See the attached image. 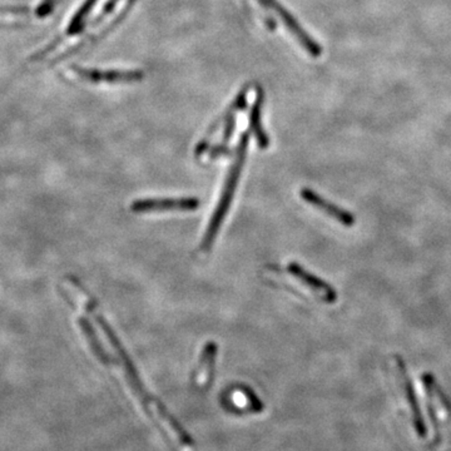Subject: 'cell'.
Instances as JSON below:
<instances>
[{"label": "cell", "mask_w": 451, "mask_h": 451, "mask_svg": "<svg viewBox=\"0 0 451 451\" xmlns=\"http://www.w3.org/2000/svg\"><path fill=\"white\" fill-rule=\"evenodd\" d=\"M249 140H250L249 133H244L239 138L236 158L233 161V165H232L230 172L227 175L220 201H219V205L214 209V216L211 217L209 225H208L206 233H205L203 239H202V251H208L212 247L214 238L220 231L221 226L223 223L225 217L228 214V209L231 207L232 200H233V195H235V192L237 188L238 179H239V176L242 173V168H244V159H246V154H247V147H249Z\"/></svg>", "instance_id": "obj_1"}, {"label": "cell", "mask_w": 451, "mask_h": 451, "mask_svg": "<svg viewBox=\"0 0 451 451\" xmlns=\"http://www.w3.org/2000/svg\"><path fill=\"white\" fill-rule=\"evenodd\" d=\"M261 6H266L267 9H271L272 12L276 13L283 24L286 25L287 29L291 31L293 37L299 42L302 48L305 49L309 54L313 58H318L323 55V47L315 42V39L306 33L305 29L299 24V22L293 17L291 13L287 10L286 8L281 6L277 0H257Z\"/></svg>", "instance_id": "obj_2"}, {"label": "cell", "mask_w": 451, "mask_h": 451, "mask_svg": "<svg viewBox=\"0 0 451 451\" xmlns=\"http://www.w3.org/2000/svg\"><path fill=\"white\" fill-rule=\"evenodd\" d=\"M200 207V200L195 197L182 198H147L137 200L132 203L131 209L135 214L163 212V211H195Z\"/></svg>", "instance_id": "obj_3"}, {"label": "cell", "mask_w": 451, "mask_h": 451, "mask_svg": "<svg viewBox=\"0 0 451 451\" xmlns=\"http://www.w3.org/2000/svg\"><path fill=\"white\" fill-rule=\"evenodd\" d=\"M287 269H288L290 274H293L295 279H297L301 283H304L306 287H309L310 290H312V293L317 295L318 297H321V300L325 302L334 304L337 300V293H336L334 287L329 285L323 279H318L315 274H310L307 269H304L299 263H290Z\"/></svg>", "instance_id": "obj_4"}, {"label": "cell", "mask_w": 451, "mask_h": 451, "mask_svg": "<svg viewBox=\"0 0 451 451\" xmlns=\"http://www.w3.org/2000/svg\"><path fill=\"white\" fill-rule=\"evenodd\" d=\"M300 195L304 198V201L307 202L313 207H316L317 209L323 211V214L332 217L340 225L345 226V227H353L356 223L354 214L346 211L345 208L339 207L335 203L327 201L321 195H317L315 191L310 188L301 189Z\"/></svg>", "instance_id": "obj_5"}, {"label": "cell", "mask_w": 451, "mask_h": 451, "mask_svg": "<svg viewBox=\"0 0 451 451\" xmlns=\"http://www.w3.org/2000/svg\"><path fill=\"white\" fill-rule=\"evenodd\" d=\"M73 73L77 74L82 80L93 83H119V82H138L145 77L143 72L140 71H128V72H121V71H110V72H98L93 69H83V68L73 67Z\"/></svg>", "instance_id": "obj_6"}, {"label": "cell", "mask_w": 451, "mask_h": 451, "mask_svg": "<svg viewBox=\"0 0 451 451\" xmlns=\"http://www.w3.org/2000/svg\"><path fill=\"white\" fill-rule=\"evenodd\" d=\"M263 89L261 87L257 88L256 99L251 107L250 113V129L252 135H255L257 145L260 148L266 149L269 146V135H266L263 127Z\"/></svg>", "instance_id": "obj_7"}, {"label": "cell", "mask_w": 451, "mask_h": 451, "mask_svg": "<svg viewBox=\"0 0 451 451\" xmlns=\"http://www.w3.org/2000/svg\"><path fill=\"white\" fill-rule=\"evenodd\" d=\"M247 93H249V86L244 87V89L239 91V94H238L236 99L233 101V103L231 104V107L227 110V112L223 114V117L220 118L217 122L214 123V126H212L211 128L208 129L207 135H205V137L202 138L201 142H200V143L197 145V147H195V157H200V156H202L203 153L208 151V148H209V140L214 137V133H216V131L220 128L221 123L223 122V121L226 122L227 117L230 116V114H233V113H235V112H237V110H244V107H246V103H247Z\"/></svg>", "instance_id": "obj_8"}, {"label": "cell", "mask_w": 451, "mask_h": 451, "mask_svg": "<svg viewBox=\"0 0 451 451\" xmlns=\"http://www.w3.org/2000/svg\"><path fill=\"white\" fill-rule=\"evenodd\" d=\"M216 354H217V345L214 342H208L202 351L201 360L197 369L195 383L200 387H205L209 384V380L212 378V371H214Z\"/></svg>", "instance_id": "obj_9"}, {"label": "cell", "mask_w": 451, "mask_h": 451, "mask_svg": "<svg viewBox=\"0 0 451 451\" xmlns=\"http://www.w3.org/2000/svg\"><path fill=\"white\" fill-rule=\"evenodd\" d=\"M232 403L235 404L237 408H251V410H253L256 413H258L260 410H263V404L260 403L256 397H253L247 390L235 391L233 397H232Z\"/></svg>", "instance_id": "obj_10"}, {"label": "cell", "mask_w": 451, "mask_h": 451, "mask_svg": "<svg viewBox=\"0 0 451 451\" xmlns=\"http://www.w3.org/2000/svg\"><path fill=\"white\" fill-rule=\"evenodd\" d=\"M94 3H96V0H87L84 6L80 8V12L74 15L73 20L71 22V24L68 27L67 31L64 33V36H74V34L80 33L83 29V27H84V18H86L88 12L91 10V6H94Z\"/></svg>", "instance_id": "obj_11"}, {"label": "cell", "mask_w": 451, "mask_h": 451, "mask_svg": "<svg viewBox=\"0 0 451 451\" xmlns=\"http://www.w3.org/2000/svg\"><path fill=\"white\" fill-rule=\"evenodd\" d=\"M57 0H44L42 6H39L37 10V15L39 18H44L53 12Z\"/></svg>", "instance_id": "obj_12"}, {"label": "cell", "mask_w": 451, "mask_h": 451, "mask_svg": "<svg viewBox=\"0 0 451 451\" xmlns=\"http://www.w3.org/2000/svg\"><path fill=\"white\" fill-rule=\"evenodd\" d=\"M230 153H231V151L227 147L217 145V146H214V148L209 149V158H217V157H221V156H227Z\"/></svg>", "instance_id": "obj_13"}, {"label": "cell", "mask_w": 451, "mask_h": 451, "mask_svg": "<svg viewBox=\"0 0 451 451\" xmlns=\"http://www.w3.org/2000/svg\"><path fill=\"white\" fill-rule=\"evenodd\" d=\"M117 3H118V0H110V1L104 6L103 12H102V14L98 17L97 22H96V23L101 22V19H103L105 15H108V14L114 9V6H116Z\"/></svg>", "instance_id": "obj_14"}]
</instances>
